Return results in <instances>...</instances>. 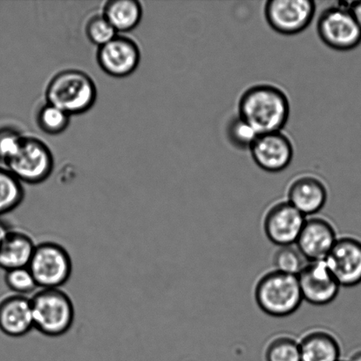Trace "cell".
Instances as JSON below:
<instances>
[{
	"label": "cell",
	"instance_id": "4fadbf2b",
	"mask_svg": "<svg viewBox=\"0 0 361 361\" xmlns=\"http://www.w3.org/2000/svg\"><path fill=\"white\" fill-rule=\"evenodd\" d=\"M139 46L132 39L118 35L99 48L97 62L108 75L125 78L135 72L140 62Z\"/></svg>",
	"mask_w": 361,
	"mask_h": 361
},
{
	"label": "cell",
	"instance_id": "ffe728a7",
	"mask_svg": "<svg viewBox=\"0 0 361 361\" xmlns=\"http://www.w3.org/2000/svg\"><path fill=\"white\" fill-rule=\"evenodd\" d=\"M24 198L23 183L8 169L0 168V217L16 210Z\"/></svg>",
	"mask_w": 361,
	"mask_h": 361
},
{
	"label": "cell",
	"instance_id": "3957f363",
	"mask_svg": "<svg viewBox=\"0 0 361 361\" xmlns=\"http://www.w3.org/2000/svg\"><path fill=\"white\" fill-rule=\"evenodd\" d=\"M34 329L46 337L58 338L73 327L75 307L61 288H39L30 297Z\"/></svg>",
	"mask_w": 361,
	"mask_h": 361
},
{
	"label": "cell",
	"instance_id": "4316f807",
	"mask_svg": "<svg viewBox=\"0 0 361 361\" xmlns=\"http://www.w3.org/2000/svg\"><path fill=\"white\" fill-rule=\"evenodd\" d=\"M24 137L12 127L0 128V161L6 164L12 159L19 151Z\"/></svg>",
	"mask_w": 361,
	"mask_h": 361
},
{
	"label": "cell",
	"instance_id": "cb8c5ba5",
	"mask_svg": "<svg viewBox=\"0 0 361 361\" xmlns=\"http://www.w3.org/2000/svg\"><path fill=\"white\" fill-rule=\"evenodd\" d=\"M5 283L11 293L31 297L39 289L28 267L5 271Z\"/></svg>",
	"mask_w": 361,
	"mask_h": 361
},
{
	"label": "cell",
	"instance_id": "9a60e30c",
	"mask_svg": "<svg viewBox=\"0 0 361 361\" xmlns=\"http://www.w3.org/2000/svg\"><path fill=\"white\" fill-rule=\"evenodd\" d=\"M327 200L326 185L318 176L310 174L296 176L286 191V201L307 218L319 214Z\"/></svg>",
	"mask_w": 361,
	"mask_h": 361
},
{
	"label": "cell",
	"instance_id": "ba28073f",
	"mask_svg": "<svg viewBox=\"0 0 361 361\" xmlns=\"http://www.w3.org/2000/svg\"><path fill=\"white\" fill-rule=\"evenodd\" d=\"M317 6L310 0H271L264 6L269 26L279 34L293 35L310 26Z\"/></svg>",
	"mask_w": 361,
	"mask_h": 361
},
{
	"label": "cell",
	"instance_id": "484cf974",
	"mask_svg": "<svg viewBox=\"0 0 361 361\" xmlns=\"http://www.w3.org/2000/svg\"><path fill=\"white\" fill-rule=\"evenodd\" d=\"M86 34L92 44L102 47L118 37V32L104 16L92 17L87 24Z\"/></svg>",
	"mask_w": 361,
	"mask_h": 361
},
{
	"label": "cell",
	"instance_id": "6da1fadb",
	"mask_svg": "<svg viewBox=\"0 0 361 361\" xmlns=\"http://www.w3.org/2000/svg\"><path fill=\"white\" fill-rule=\"evenodd\" d=\"M288 95L271 84H257L247 88L238 102V116L258 135L283 130L290 116Z\"/></svg>",
	"mask_w": 361,
	"mask_h": 361
},
{
	"label": "cell",
	"instance_id": "8992f818",
	"mask_svg": "<svg viewBox=\"0 0 361 361\" xmlns=\"http://www.w3.org/2000/svg\"><path fill=\"white\" fill-rule=\"evenodd\" d=\"M6 169L21 183L38 184L49 178L54 158L44 141L25 136L19 151L6 162Z\"/></svg>",
	"mask_w": 361,
	"mask_h": 361
},
{
	"label": "cell",
	"instance_id": "2e32d148",
	"mask_svg": "<svg viewBox=\"0 0 361 361\" xmlns=\"http://www.w3.org/2000/svg\"><path fill=\"white\" fill-rule=\"evenodd\" d=\"M34 329L31 298L10 293L0 298V332L10 338L24 337Z\"/></svg>",
	"mask_w": 361,
	"mask_h": 361
},
{
	"label": "cell",
	"instance_id": "d6986e66",
	"mask_svg": "<svg viewBox=\"0 0 361 361\" xmlns=\"http://www.w3.org/2000/svg\"><path fill=\"white\" fill-rule=\"evenodd\" d=\"M102 16L118 33H126L139 26L143 8L137 0H109L105 4Z\"/></svg>",
	"mask_w": 361,
	"mask_h": 361
},
{
	"label": "cell",
	"instance_id": "ac0fdd59",
	"mask_svg": "<svg viewBox=\"0 0 361 361\" xmlns=\"http://www.w3.org/2000/svg\"><path fill=\"white\" fill-rule=\"evenodd\" d=\"M300 361H341V345L331 332L317 328L299 341Z\"/></svg>",
	"mask_w": 361,
	"mask_h": 361
},
{
	"label": "cell",
	"instance_id": "d4e9b609",
	"mask_svg": "<svg viewBox=\"0 0 361 361\" xmlns=\"http://www.w3.org/2000/svg\"><path fill=\"white\" fill-rule=\"evenodd\" d=\"M226 133L230 142L239 149L250 150L258 136L256 130L238 116L229 122Z\"/></svg>",
	"mask_w": 361,
	"mask_h": 361
},
{
	"label": "cell",
	"instance_id": "7402d4cb",
	"mask_svg": "<svg viewBox=\"0 0 361 361\" xmlns=\"http://www.w3.org/2000/svg\"><path fill=\"white\" fill-rule=\"evenodd\" d=\"M265 360L300 361L299 341L285 334L272 338L265 350Z\"/></svg>",
	"mask_w": 361,
	"mask_h": 361
},
{
	"label": "cell",
	"instance_id": "5bb4252c",
	"mask_svg": "<svg viewBox=\"0 0 361 361\" xmlns=\"http://www.w3.org/2000/svg\"><path fill=\"white\" fill-rule=\"evenodd\" d=\"M338 236L328 219L314 215L307 217L295 245L309 262L325 260Z\"/></svg>",
	"mask_w": 361,
	"mask_h": 361
},
{
	"label": "cell",
	"instance_id": "9c48e42d",
	"mask_svg": "<svg viewBox=\"0 0 361 361\" xmlns=\"http://www.w3.org/2000/svg\"><path fill=\"white\" fill-rule=\"evenodd\" d=\"M307 217L288 201L272 204L264 217L265 235L278 247L295 245L302 232Z\"/></svg>",
	"mask_w": 361,
	"mask_h": 361
},
{
	"label": "cell",
	"instance_id": "f546056e",
	"mask_svg": "<svg viewBox=\"0 0 361 361\" xmlns=\"http://www.w3.org/2000/svg\"><path fill=\"white\" fill-rule=\"evenodd\" d=\"M349 361H361V351L353 353Z\"/></svg>",
	"mask_w": 361,
	"mask_h": 361
},
{
	"label": "cell",
	"instance_id": "7a4b0ae2",
	"mask_svg": "<svg viewBox=\"0 0 361 361\" xmlns=\"http://www.w3.org/2000/svg\"><path fill=\"white\" fill-rule=\"evenodd\" d=\"M48 104L56 106L69 116L90 111L97 102L94 81L82 71L69 69L56 73L46 88Z\"/></svg>",
	"mask_w": 361,
	"mask_h": 361
},
{
	"label": "cell",
	"instance_id": "603a6c76",
	"mask_svg": "<svg viewBox=\"0 0 361 361\" xmlns=\"http://www.w3.org/2000/svg\"><path fill=\"white\" fill-rule=\"evenodd\" d=\"M307 262L295 244L279 247L272 260L275 271L293 276H298Z\"/></svg>",
	"mask_w": 361,
	"mask_h": 361
},
{
	"label": "cell",
	"instance_id": "7c38bea8",
	"mask_svg": "<svg viewBox=\"0 0 361 361\" xmlns=\"http://www.w3.org/2000/svg\"><path fill=\"white\" fill-rule=\"evenodd\" d=\"M324 261L341 286L361 284V240L352 236L338 237Z\"/></svg>",
	"mask_w": 361,
	"mask_h": 361
},
{
	"label": "cell",
	"instance_id": "277c9868",
	"mask_svg": "<svg viewBox=\"0 0 361 361\" xmlns=\"http://www.w3.org/2000/svg\"><path fill=\"white\" fill-rule=\"evenodd\" d=\"M255 300L268 316L286 317L303 302L297 276L272 270L262 276L255 288Z\"/></svg>",
	"mask_w": 361,
	"mask_h": 361
},
{
	"label": "cell",
	"instance_id": "4dcf8cb0",
	"mask_svg": "<svg viewBox=\"0 0 361 361\" xmlns=\"http://www.w3.org/2000/svg\"><path fill=\"white\" fill-rule=\"evenodd\" d=\"M341 361H342V360H341Z\"/></svg>",
	"mask_w": 361,
	"mask_h": 361
},
{
	"label": "cell",
	"instance_id": "5b68a950",
	"mask_svg": "<svg viewBox=\"0 0 361 361\" xmlns=\"http://www.w3.org/2000/svg\"><path fill=\"white\" fill-rule=\"evenodd\" d=\"M69 251L54 240L37 243L28 269L39 288H61L73 274Z\"/></svg>",
	"mask_w": 361,
	"mask_h": 361
},
{
	"label": "cell",
	"instance_id": "83f0119b",
	"mask_svg": "<svg viewBox=\"0 0 361 361\" xmlns=\"http://www.w3.org/2000/svg\"><path fill=\"white\" fill-rule=\"evenodd\" d=\"M350 13H351L353 19L355 20L357 24L361 28V1H355L350 3L348 6Z\"/></svg>",
	"mask_w": 361,
	"mask_h": 361
},
{
	"label": "cell",
	"instance_id": "f1b7e54d",
	"mask_svg": "<svg viewBox=\"0 0 361 361\" xmlns=\"http://www.w3.org/2000/svg\"><path fill=\"white\" fill-rule=\"evenodd\" d=\"M8 229V226H7L2 221H0V244H1L4 237H5Z\"/></svg>",
	"mask_w": 361,
	"mask_h": 361
},
{
	"label": "cell",
	"instance_id": "44dd1931",
	"mask_svg": "<svg viewBox=\"0 0 361 361\" xmlns=\"http://www.w3.org/2000/svg\"><path fill=\"white\" fill-rule=\"evenodd\" d=\"M71 116L61 109L46 104L39 109L37 122L39 128L48 135H59L69 126Z\"/></svg>",
	"mask_w": 361,
	"mask_h": 361
},
{
	"label": "cell",
	"instance_id": "8fae6325",
	"mask_svg": "<svg viewBox=\"0 0 361 361\" xmlns=\"http://www.w3.org/2000/svg\"><path fill=\"white\" fill-rule=\"evenodd\" d=\"M255 164L263 171L279 173L289 167L295 154L292 140L283 130L260 134L250 148Z\"/></svg>",
	"mask_w": 361,
	"mask_h": 361
},
{
	"label": "cell",
	"instance_id": "e0dca14e",
	"mask_svg": "<svg viewBox=\"0 0 361 361\" xmlns=\"http://www.w3.org/2000/svg\"><path fill=\"white\" fill-rule=\"evenodd\" d=\"M35 246L37 243L30 233L9 228L0 244V269L7 271L28 267Z\"/></svg>",
	"mask_w": 361,
	"mask_h": 361
},
{
	"label": "cell",
	"instance_id": "30bf717a",
	"mask_svg": "<svg viewBox=\"0 0 361 361\" xmlns=\"http://www.w3.org/2000/svg\"><path fill=\"white\" fill-rule=\"evenodd\" d=\"M297 278L303 300L314 306L331 303L341 288L324 260L307 262Z\"/></svg>",
	"mask_w": 361,
	"mask_h": 361
},
{
	"label": "cell",
	"instance_id": "52a82bcc",
	"mask_svg": "<svg viewBox=\"0 0 361 361\" xmlns=\"http://www.w3.org/2000/svg\"><path fill=\"white\" fill-rule=\"evenodd\" d=\"M317 33L322 42L335 51H351L361 42V28L345 6L324 10L318 20Z\"/></svg>",
	"mask_w": 361,
	"mask_h": 361
}]
</instances>
